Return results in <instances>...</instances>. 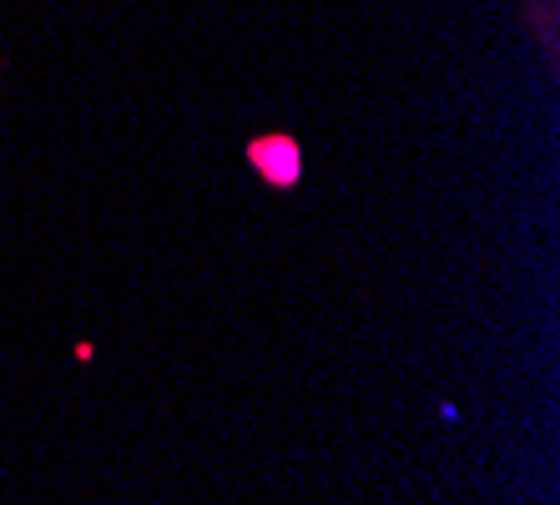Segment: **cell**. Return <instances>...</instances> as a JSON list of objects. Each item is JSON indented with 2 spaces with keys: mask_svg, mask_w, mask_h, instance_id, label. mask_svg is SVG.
I'll return each mask as SVG.
<instances>
[{
  "mask_svg": "<svg viewBox=\"0 0 560 505\" xmlns=\"http://www.w3.org/2000/svg\"><path fill=\"white\" fill-rule=\"evenodd\" d=\"M253 162H258L262 177L278 182V187H293V182H299V147L288 142V137H262V142H253Z\"/></svg>",
  "mask_w": 560,
  "mask_h": 505,
  "instance_id": "cell-1",
  "label": "cell"
}]
</instances>
